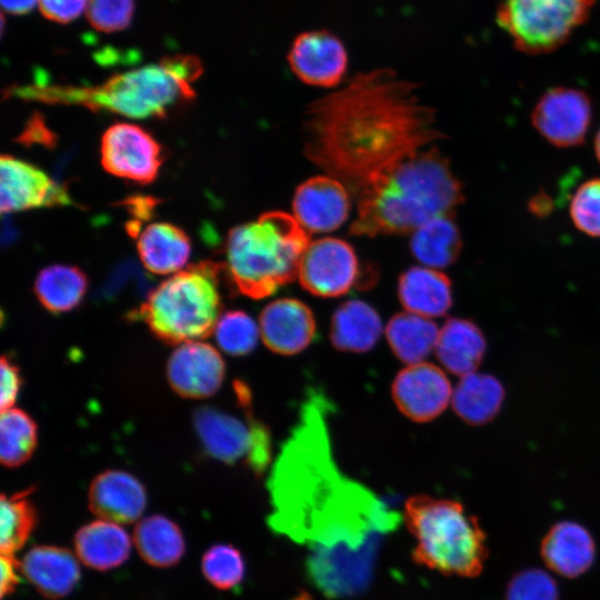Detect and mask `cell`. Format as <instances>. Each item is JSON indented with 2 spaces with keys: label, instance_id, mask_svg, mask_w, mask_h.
Here are the masks:
<instances>
[{
  "label": "cell",
  "instance_id": "25",
  "mask_svg": "<svg viewBox=\"0 0 600 600\" xmlns=\"http://www.w3.org/2000/svg\"><path fill=\"white\" fill-rule=\"evenodd\" d=\"M436 353L451 373L466 376L476 372L486 352V339L470 320L451 318L439 331Z\"/></svg>",
  "mask_w": 600,
  "mask_h": 600
},
{
  "label": "cell",
  "instance_id": "11",
  "mask_svg": "<svg viewBox=\"0 0 600 600\" xmlns=\"http://www.w3.org/2000/svg\"><path fill=\"white\" fill-rule=\"evenodd\" d=\"M101 163L109 173L139 183L152 182L162 166L161 144L143 128L127 122L109 127L101 138Z\"/></svg>",
  "mask_w": 600,
  "mask_h": 600
},
{
  "label": "cell",
  "instance_id": "30",
  "mask_svg": "<svg viewBox=\"0 0 600 600\" xmlns=\"http://www.w3.org/2000/svg\"><path fill=\"white\" fill-rule=\"evenodd\" d=\"M439 331L430 318L404 311L389 320L386 337L396 357L410 366L423 362L436 349Z\"/></svg>",
  "mask_w": 600,
  "mask_h": 600
},
{
  "label": "cell",
  "instance_id": "35",
  "mask_svg": "<svg viewBox=\"0 0 600 600\" xmlns=\"http://www.w3.org/2000/svg\"><path fill=\"white\" fill-rule=\"evenodd\" d=\"M213 333L220 349L231 356L251 352L260 336L259 327L253 319L239 310L221 314Z\"/></svg>",
  "mask_w": 600,
  "mask_h": 600
},
{
  "label": "cell",
  "instance_id": "42",
  "mask_svg": "<svg viewBox=\"0 0 600 600\" xmlns=\"http://www.w3.org/2000/svg\"><path fill=\"white\" fill-rule=\"evenodd\" d=\"M20 141L24 143H44L51 144L53 141L52 132L46 128L41 119H32L29 121L26 130L20 137Z\"/></svg>",
  "mask_w": 600,
  "mask_h": 600
},
{
  "label": "cell",
  "instance_id": "39",
  "mask_svg": "<svg viewBox=\"0 0 600 600\" xmlns=\"http://www.w3.org/2000/svg\"><path fill=\"white\" fill-rule=\"evenodd\" d=\"M88 0H38L41 14L50 21L68 23L86 11Z\"/></svg>",
  "mask_w": 600,
  "mask_h": 600
},
{
  "label": "cell",
  "instance_id": "2",
  "mask_svg": "<svg viewBox=\"0 0 600 600\" xmlns=\"http://www.w3.org/2000/svg\"><path fill=\"white\" fill-rule=\"evenodd\" d=\"M329 409L327 399L313 391L302 403L269 478V523L310 544L311 554L376 552L380 536L396 527L399 514L340 472L327 426Z\"/></svg>",
  "mask_w": 600,
  "mask_h": 600
},
{
  "label": "cell",
  "instance_id": "38",
  "mask_svg": "<svg viewBox=\"0 0 600 600\" xmlns=\"http://www.w3.org/2000/svg\"><path fill=\"white\" fill-rule=\"evenodd\" d=\"M506 600H559V591L550 574L540 569H526L510 580Z\"/></svg>",
  "mask_w": 600,
  "mask_h": 600
},
{
  "label": "cell",
  "instance_id": "26",
  "mask_svg": "<svg viewBox=\"0 0 600 600\" xmlns=\"http://www.w3.org/2000/svg\"><path fill=\"white\" fill-rule=\"evenodd\" d=\"M382 323L367 302L349 300L334 311L329 337L333 347L346 352L369 351L380 338Z\"/></svg>",
  "mask_w": 600,
  "mask_h": 600
},
{
  "label": "cell",
  "instance_id": "20",
  "mask_svg": "<svg viewBox=\"0 0 600 600\" xmlns=\"http://www.w3.org/2000/svg\"><path fill=\"white\" fill-rule=\"evenodd\" d=\"M20 571L42 597L51 600L68 596L80 580L74 554L57 546L31 548L20 562Z\"/></svg>",
  "mask_w": 600,
  "mask_h": 600
},
{
  "label": "cell",
  "instance_id": "44",
  "mask_svg": "<svg viewBox=\"0 0 600 600\" xmlns=\"http://www.w3.org/2000/svg\"><path fill=\"white\" fill-rule=\"evenodd\" d=\"M551 209L550 200L547 196L540 193L536 196L530 202V210L534 214L543 216Z\"/></svg>",
  "mask_w": 600,
  "mask_h": 600
},
{
  "label": "cell",
  "instance_id": "19",
  "mask_svg": "<svg viewBox=\"0 0 600 600\" xmlns=\"http://www.w3.org/2000/svg\"><path fill=\"white\" fill-rule=\"evenodd\" d=\"M147 504L143 484L122 470H106L90 483L88 506L99 519L130 524L142 514Z\"/></svg>",
  "mask_w": 600,
  "mask_h": 600
},
{
  "label": "cell",
  "instance_id": "24",
  "mask_svg": "<svg viewBox=\"0 0 600 600\" xmlns=\"http://www.w3.org/2000/svg\"><path fill=\"white\" fill-rule=\"evenodd\" d=\"M77 558L87 567L107 571L121 566L130 554L131 542L121 524L96 520L89 522L74 534Z\"/></svg>",
  "mask_w": 600,
  "mask_h": 600
},
{
  "label": "cell",
  "instance_id": "34",
  "mask_svg": "<svg viewBox=\"0 0 600 600\" xmlns=\"http://www.w3.org/2000/svg\"><path fill=\"white\" fill-rule=\"evenodd\" d=\"M201 570L206 580L214 588L230 590L243 580L244 560L236 547L218 543L203 553Z\"/></svg>",
  "mask_w": 600,
  "mask_h": 600
},
{
  "label": "cell",
  "instance_id": "4",
  "mask_svg": "<svg viewBox=\"0 0 600 600\" xmlns=\"http://www.w3.org/2000/svg\"><path fill=\"white\" fill-rule=\"evenodd\" d=\"M201 61L193 56L166 57L114 74L96 86L50 84L36 81L11 86L8 98L46 104L80 106L92 111H108L132 119L166 117L176 107L191 101L192 88L202 73Z\"/></svg>",
  "mask_w": 600,
  "mask_h": 600
},
{
  "label": "cell",
  "instance_id": "33",
  "mask_svg": "<svg viewBox=\"0 0 600 600\" xmlns=\"http://www.w3.org/2000/svg\"><path fill=\"white\" fill-rule=\"evenodd\" d=\"M37 446V424L23 410L10 408L1 411L0 460L4 467L24 463Z\"/></svg>",
  "mask_w": 600,
  "mask_h": 600
},
{
  "label": "cell",
  "instance_id": "16",
  "mask_svg": "<svg viewBox=\"0 0 600 600\" xmlns=\"http://www.w3.org/2000/svg\"><path fill=\"white\" fill-rule=\"evenodd\" d=\"M226 366L210 344L191 341L180 344L170 356L167 378L176 393L183 398L202 399L212 396L222 384Z\"/></svg>",
  "mask_w": 600,
  "mask_h": 600
},
{
  "label": "cell",
  "instance_id": "10",
  "mask_svg": "<svg viewBox=\"0 0 600 600\" xmlns=\"http://www.w3.org/2000/svg\"><path fill=\"white\" fill-rule=\"evenodd\" d=\"M360 264L344 240L324 237L312 241L300 262V284L313 296L336 298L348 293L360 280Z\"/></svg>",
  "mask_w": 600,
  "mask_h": 600
},
{
  "label": "cell",
  "instance_id": "5",
  "mask_svg": "<svg viewBox=\"0 0 600 600\" xmlns=\"http://www.w3.org/2000/svg\"><path fill=\"white\" fill-rule=\"evenodd\" d=\"M310 233L279 210L233 227L226 239L224 268L246 297L262 299L298 278Z\"/></svg>",
  "mask_w": 600,
  "mask_h": 600
},
{
  "label": "cell",
  "instance_id": "45",
  "mask_svg": "<svg viewBox=\"0 0 600 600\" xmlns=\"http://www.w3.org/2000/svg\"><path fill=\"white\" fill-rule=\"evenodd\" d=\"M594 153H596V157L598 159V161L600 162V129L596 136V139H594Z\"/></svg>",
  "mask_w": 600,
  "mask_h": 600
},
{
  "label": "cell",
  "instance_id": "3",
  "mask_svg": "<svg viewBox=\"0 0 600 600\" xmlns=\"http://www.w3.org/2000/svg\"><path fill=\"white\" fill-rule=\"evenodd\" d=\"M349 233L358 237L412 233L427 221L453 214L463 187L436 147L403 160L358 197Z\"/></svg>",
  "mask_w": 600,
  "mask_h": 600
},
{
  "label": "cell",
  "instance_id": "9",
  "mask_svg": "<svg viewBox=\"0 0 600 600\" xmlns=\"http://www.w3.org/2000/svg\"><path fill=\"white\" fill-rule=\"evenodd\" d=\"M193 422L211 457L229 464L244 459L256 473L264 471L271 450L269 431L261 422L250 416L246 423L210 407L197 409Z\"/></svg>",
  "mask_w": 600,
  "mask_h": 600
},
{
  "label": "cell",
  "instance_id": "14",
  "mask_svg": "<svg viewBox=\"0 0 600 600\" xmlns=\"http://www.w3.org/2000/svg\"><path fill=\"white\" fill-rule=\"evenodd\" d=\"M289 66L302 82L321 88L338 86L348 68V53L341 40L324 30L298 34L288 52Z\"/></svg>",
  "mask_w": 600,
  "mask_h": 600
},
{
  "label": "cell",
  "instance_id": "1",
  "mask_svg": "<svg viewBox=\"0 0 600 600\" xmlns=\"http://www.w3.org/2000/svg\"><path fill=\"white\" fill-rule=\"evenodd\" d=\"M443 138L418 86L388 68L356 74L311 102L303 120V154L352 197Z\"/></svg>",
  "mask_w": 600,
  "mask_h": 600
},
{
  "label": "cell",
  "instance_id": "7",
  "mask_svg": "<svg viewBox=\"0 0 600 600\" xmlns=\"http://www.w3.org/2000/svg\"><path fill=\"white\" fill-rule=\"evenodd\" d=\"M220 269L214 262L201 261L171 274L150 292L138 316L167 343L207 338L221 316Z\"/></svg>",
  "mask_w": 600,
  "mask_h": 600
},
{
  "label": "cell",
  "instance_id": "36",
  "mask_svg": "<svg viewBox=\"0 0 600 600\" xmlns=\"http://www.w3.org/2000/svg\"><path fill=\"white\" fill-rule=\"evenodd\" d=\"M569 213L579 231L600 238V178H591L578 187L570 200Z\"/></svg>",
  "mask_w": 600,
  "mask_h": 600
},
{
  "label": "cell",
  "instance_id": "41",
  "mask_svg": "<svg viewBox=\"0 0 600 600\" xmlns=\"http://www.w3.org/2000/svg\"><path fill=\"white\" fill-rule=\"evenodd\" d=\"M1 599L11 594L19 584L20 563L10 554H1Z\"/></svg>",
  "mask_w": 600,
  "mask_h": 600
},
{
  "label": "cell",
  "instance_id": "15",
  "mask_svg": "<svg viewBox=\"0 0 600 600\" xmlns=\"http://www.w3.org/2000/svg\"><path fill=\"white\" fill-rule=\"evenodd\" d=\"M391 392L398 409L416 422L437 418L452 398L446 373L424 361L401 370L392 382Z\"/></svg>",
  "mask_w": 600,
  "mask_h": 600
},
{
  "label": "cell",
  "instance_id": "28",
  "mask_svg": "<svg viewBox=\"0 0 600 600\" xmlns=\"http://www.w3.org/2000/svg\"><path fill=\"white\" fill-rule=\"evenodd\" d=\"M461 248V233L453 214L431 219L411 233V253L424 267H449L458 259Z\"/></svg>",
  "mask_w": 600,
  "mask_h": 600
},
{
  "label": "cell",
  "instance_id": "32",
  "mask_svg": "<svg viewBox=\"0 0 600 600\" xmlns=\"http://www.w3.org/2000/svg\"><path fill=\"white\" fill-rule=\"evenodd\" d=\"M29 491L12 496L1 494L0 501V550L1 554L14 556L30 538L38 522L33 503L28 498Z\"/></svg>",
  "mask_w": 600,
  "mask_h": 600
},
{
  "label": "cell",
  "instance_id": "8",
  "mask_svg": "<svg viewBox=\"0 0 600 600\" xmlns=\"http://www.w3.org/2000/svg\"><path fill=\"white\" fill-rule=\"evenodd\" d=\"M596 0H503L498 24L526 53L551 52L584 23Z\"/></svg>",
  "mask_w": 600,
  "mask_h": 600
},
{
  "label": "cell",
  "instance_id": "27",
  "mask_svg": "<svg viewBox=\"0 0 600 600\" xmlns=\"http://www.w3.org/2000/svg\"><path fill=\"white\" fill-rule=\"evenodd\" d=\"M133 542L143 561L157 568L177 564L186 551L180 527L161 514L141 519L136 524Z\"/></svg>",
  "mask_w": 600,
  "mask_h": 600
},
{
  "label": "cell",
  "instance_id": "6",
  "mask_svg": "<svg viewBox=\"0 0 600 600\" xmlns=\"http://www.w3.org/2000/svg\"><path fill=\"white\" fill-rule=\"evenodd\" d=\"M403 519L416 540L413 560L448 576L473 578L488 558L486 534L463 506L426 494L411 497Z\"/></svg>",
  "mask_w": 600,
  "mask_h": 600
},
{
  "label": "cell",
  "instance_id": "21",
  "mask_svg": "<svg viewBox=\"0 0 600 600\" xmlns=\"http://www.w3.org/2000/svg\"><path fill=\"white\" fill-rule=\"evenodd\" d=\"M594 541L589 531L573 521L556 523L541 542V557L553 572L576 578L593 563Z\"/></svg>",
  "mask_w": 600,
  "mask_h": 600
},
{
  "label": "cell",
  "instance_id": "29",
  "mask_svg": "<svg viewBox=\"0 0 600 600\" xmlns=\"http://www.w3.org/2000/svg\"><path fill=\"white\" fill-rule=\"evenodd\" d=\"M504 398L502 384L492 376L472 372L466 374L452 391L456 413L470 424H483L499 412Z\"/></svg>",
  "mask_w": 600,
  "mask_h": 600
},
{
  "label": "cell",
  "instance_id": "13",
  "mask_svg": "<svg viewBox=\"0 0 600 600\" xmlns=\"http://www.w3.org/2000/svg\"><path fill=\"white\" fill-rule=\"evenodd\" d=\"M2 213L72 204L68 189L43 170L10 154L0 158Z\"/></svg>",
  "mask_w": 600,
  "mask_h": 600
},
{
  "label": "cell",
  "instance_id": "22",
  "mask_svg": "<svg viewBox=\"0 0 600 600\" xmlns=\"http://www.w3.org/2000/svg\"><path fill=\"white\" fill-rule=\"evenodd\" d=\"M134 239L140 261L151 273L173 274L181 271L190 258L188 234L170 222L141 227Z\"/></svg>",
  "mask_w": 600,
  "mask_h": 600
},
{
  "label": "cell",
  "instance_id": "18",
  "mask_svg": "<svg viewBox=\"0 0 600 600\" xmlns=\"http://www.w3.org/2000/svg\"><path fill=\"white\" fill-rule=\"evenodd\" d=\"M260 337L268 349L292 356L304 350L316 333L312 311L300 300L282 298L270 302L259 318Z\"/></svg>",
  "mask_w": 600,
  "mask_h": 600
},
{
  "label": "cell",
  "instance_id": "43",
  "mask_svg": "<svg viewBox=\"0 0 600 600\" xmlns=\"http://www.w3.org/2000/svg\"><path fill=\"white\" fill-rule=\"evenodd\" d=\"M2 9L10 14H24L30 12L38 0H0Z\"/></svg>",
  "mask_w": 600,
  "mask_h": 600
},
{
  "label": "cell",
  "instance_id": "23",
  "mask_svg": "<svg viewBox=\"0 0 600 600\" xmlns=\"http://www.w3.org/2000/svg\"><path fill=\"white\" fill-rule=\"evenodd\" d=\"M398 294L406 311L434 318L452 306L450 279L438 269L411 267L399 277Z\"/></svg>",
  "mask_w": 600,
  "mask_h": 600
},
{
  "label": "cell",
  "instance_id": "12",
  "mask_svg": "<svg viewBox=\"0 0 600 600\" xmlns=\"http://www.w3.org/2000/svg\"><path fill=\"white\" fill-rule=\"evenodd\" d=\"M591 119L589 96L583 90L568 87H556L544 92L531 114L534 129L558 148L582 144Z\"/></svg>",
  "mask_w": 600,
  "mask_h": 600
},
{
  "label": "cell",
  "instance_id": "17",
  "mask_svg": "<svg viewBox=\"0 0 600 600\" xmlns=\"http://www.w3.org/2000/svg\"><path fill=\"white\" fill-rule=\"evenodd\" d=\"M350 193L339 180L323 174L303 181L292 199L293 217L308 232H329L348 219Z\"/></svg>",
  "mask_w": 600,
  "mask_h": 600
},
{
  "label": "cell",
  "instance_id": "40",
  "mask_svg": "<svg viewBox=\"0 0 600 600\" xmlns=\"http://www.w3.org/2000/svg\"><path fill=\"white\" fill-rule=\"evenodd\" d=\"M1 411L13 407L21 386L18 367L6 356L1 358Z\"/></svg>",
  "mask_w": 600,
  "mask_h": 600
},
{
  "label": "cell",
  "instance_id": "31",
  "mask_svg": "<svg viewBox=\"0 0 600 600\" xmlns=\"http://www.w3.org/2000/svg\"><path fill=\"white\" fill-rule=\"evenodd\" d=\"M88 289L86 273L74 266L51 264L34 281V293L52 313L68 312L80 304Z\"/></svg>",
  "mask_w": 600,
  "mask_h": 600
},
{
  "label": "cell",
  "instance_id": "37",
  "mask_svg": "<svg viewBox=\"0 0 600 600\" xmlns=\"http://www.w3.org/2000/svg\"><path fill=\"white\" fill-rule=\"evenodd\" d=\"M133 11V0H88L84 12L93 29L111 33L128 28Z\"/></svg>",
  "mask_w": 600,
  "mask_h": 600
}]
</instances>
